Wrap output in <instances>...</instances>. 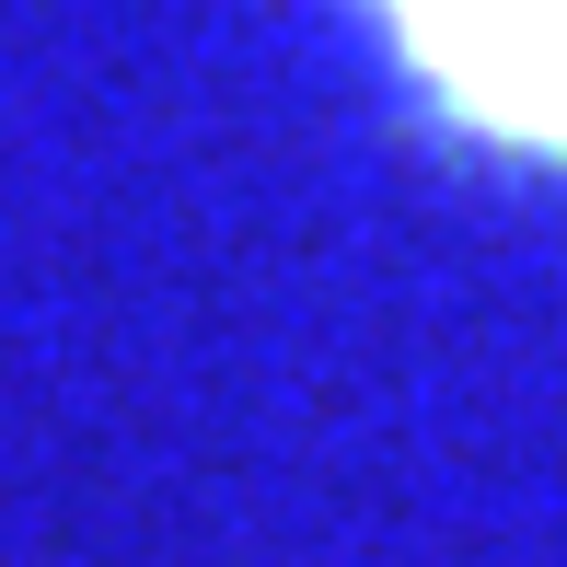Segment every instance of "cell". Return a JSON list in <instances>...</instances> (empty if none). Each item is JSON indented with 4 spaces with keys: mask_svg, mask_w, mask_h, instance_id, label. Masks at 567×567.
Returning a JSON list of instances; mask_svg holds the SVG:
<instances>
[{
    "mask_svg": "<svg viewBox=\"0 0 567 567\" xmlns=\"http://www.w3.org/2000/svg\"><path fill=\"white\" fill-rule=\"evenodd\" d=\"M429 116L567 174V0H371Z\"/></svg>",
    "mask_w": 567,
    "mask_h": 567,
    "instance_id": "cell-1",
    "label": "cell"
}]
</instances>
